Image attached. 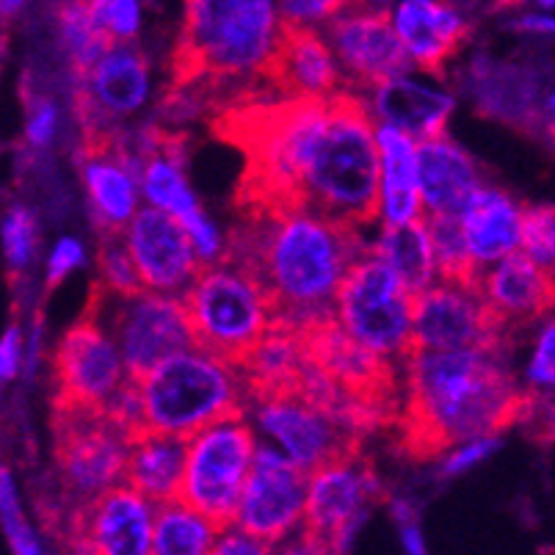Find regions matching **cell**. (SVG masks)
<instances>
[{
  "instance_id": "f1b7e54d",
  "label": "cell",
  "mask_w": 555,
  "mask_h": 555,
  "mask_svg": "<svg viewBox=\"0 0 555 555\" xmlns=\"http://www.w3.org/2000/svg\"><path fill=\"white\" fill-rule=\"evenodd\" d=\"M185 464V437L160 431H139L130 437L125 483L158 503L178 498Z\"/></svg>"
},
{
  "instance_id": "8992f818",
  "label": "cell",
  "mask_w": 555,
  "mask_h": 555,
  "mask_svg": "<svg viewBox=\"0 0 555 555\" xmlns=\"http://www.w3.org/2000/svg\"><path fill=\"white\" fill-rule=\"evenodd\" d=\"M183 305L196 346L238 365L276 324L269 291L244 262L227 255L196 271Z\"/></svg>"
},
{
  "instance_id": "e575fe53",
  "label": "cell",
  "mask_w": 555,
  "mask_h": 555,
  "mask_svg": "<svg viewBox=\"0 0 555 555\" xmlns=\"http://www.w3.org/2000/svg\"><path fill=\"white\" fill-rule=\"evenodd\" d=\"M37 216L23 208V205L9 208L7 216H3V224H0V246H3L9 271L23 274L31 266L34 255H37Z\"/></svg>"
},
{
  "instance_id": "8d00e7d4",
  "label": "cell",
  "mask_w": 555,
  "mask_h": 555,
  "mask_svg": "<svg viewBox=\"0 0 555 555\" xmlns=\"http://www.w3.org/2000/svg\"><path fill=\"white\" fill-rule=\"evenodd\" d=\"M100 291L108 294H133L139 291V276H135L133 260L122 244L119 232H105V241L100 246Z\"/></svg>"
},
{
  "instance_id": "816d5d0a",
  "label": "cell",
  "mask_w": 555,
  "mask_h": 555,
  "mask_svg": "<svg viewBox=\"0 0 555 555\" xmlns=\"http://www.w3.org/2000/svg\"><path fill=\"white\" fill-rule=\"evenodd\" d=\"M0 50H3V34H0Z\"/></svg>"
},
{
  "instance_id": "5bb4252c",
  "label": "cell",
  "mask_w": 555,
  "mask_h": 555,
  "mask_svg": "<svg viewBox=\"0 0 555 555\" xmlns=\"http://www.w3.org/2000/svg\"><path fill=\"white\" fill-rule=\"evenodd\" d=\"M508 332L483 305L476 282L434 280L412 301V348L451 351L506 343Z\"/></svg>"
},
{
  "instance_id": "2e32d148",
  "label": "cell",
  "mask_w": 555,
  "mask_h": 555,
  "mask_svg": "<svg viewBox=\"0 0 555 555\" xmlns=\"http://www.w3.org/2000/svg\"><path fill=\"white\" fill-rule=\"evenodd\" d=\"M128 382L114 337L92 312L80 318L55 348L59 406L105 412Z\"/></svg>"
},
{
  "instance_id": "4316f807",
  "label": "cell",
  "mask_w": 555,
  "mask_h": 555,
  "mask_svg": "<svg viewBox=\"0 0 555 555\" xmlns=\"http://www.w3.org/2000/svg\"><path fill=\"white\" fill-rule=\"evenodd\" d=\"M269 78L291 100H324L346 89L324 31L307 28H285Z\"/></svg>"
},
{
  "instance_id": "30bf717a",
  "label": "cell",
  "mask_w": 555,
  "mask_h": 555,
  "mask_svg": "<svg viewBox=\"0 0 555 555\" xmlns=\"http://www.w3.org/2000/svg\"><path fill=\"white\" fill-rule=\"evenodd\" d=\"M378 498L382 487L376 476L354 453L330 459L307 476L301 542H310V553H343L367 522Z\"/></svg>"
},
{
  "instance_id": "b9f144b4",
  "label": "cell",
  "mask_w": 555,
  "mask_h": 555,
  "mask_svg": "<svg viewBox=\"0 0 555 555\" xmlns=\"http://www.w3.org/2000/svg\"><path fill=\"white\" fill-rule=\"evenodd\" d=\"M62 130V108L53 98H34L25 116V141L34 150H48Z\"/></svg>"
},
{
  "instance_id": "603a6c76",
  "label": "cell",
  "mask_w": 555,
  "mask_h": 555,
  "mask_svg": "<svg viewBox=\"0 0 555 555\" xmlns=\"http://www.w3.org/2000/svg\"><path fill=\"white\" fill-rule=\"evenodd\" d=\"M385 12L415 69L440 73L467 37V20L451 0H392Z\"/></svg>"
},
{
  "instance_id": "ee69618b",
  "label": "cell",
  "mask_w": 555,
  "mask_h": 555,
  "mask_svg": "<svg viewBox=\"0 0 555 555\" xmlns=\"http://www.w3.org/2000/svg\"><path fill=\"white\" fill-rule=\"evenodd\" d=\"M214 553L216 555H262V553H271V547L266 542H260L255 533L244 531L241 525L224 522L219 525V533H216Z\"/></svg>"
},
{
  "instance_id": "44dd1931",
  "label": "cell",
  "mask_w": 555,
  "mask_h": 555,
  "mask_svg": "<svg viewBox=\"0 0 555 555\" xmlns=\"http://www.w3.org/2000/svg\"><path fill=\"white\" fill-rule=\"evenodd\" d=\"M440 73L409 67L357 92L376 125H390L415 141L442 133L456 108V94L437 78Z\"/></svg>"
},
{
  "instance_id": "484cf974",
  "label": "cell",
  "mask_w": 555,
  "mask_h": 555,
  "mask_svg": "<svg viewBox=\"0 0 555 555\" xmlns=\"http://www.w3.org/2000/svg\"><path fill=\"white\" fill-rule=\"evenodd\" d=\"M525 205L514 199L506 189L483 183L459 210V227L473 271H483L492 262L519 249L522 241Z\"/></svg>"
},
{
  "instance_id": "681fc988",
  "label": "cell",
  "mask_w": 555,
  "mask_h": 555,
  "mask_svg": "<svg viewBox=\"0 0 555 555\" xmlns=\"http://www.w3.org/2000/svg\"><path fill=\"white\" fill-rule=\"evenodd\" d=\"M346 3H354V7H367V9H387L392 0H346Z\"/></svg>"
},
{
  "instance_id": "ba28073f",
  "label": "cell",
  "mask_w": 555,
  "mask_h": 555,
  "mask_svg": "<svg viewBox=\"0 0 555 555\" xmlns=\"http://www.w3.org/2000/svg\"><path fill=\"white\" fill-rule=\"evenodd\" d=\"M257 434L244 415H230L185 437V464L178 498L208 514L216 525L230 522L251 470Z\"/></svg>"
},
{
  "instance_id": "7c38bea8",
  "label": "cell",
  "mask_w": 555,
  "mask_h": 555,
  "mask_svg": "<svg viewBox=\"0 0 555 555\" xmlns=\"http://www.w3.org/2000/svg\"><path fill=\"white\" fill-rule=\"evenodd\" d=\"M307 476L310 473L257 437L251 470L230 522L255 533L271 550L282 547V542L294 539L305 522Z\"/></svg>"
},
{
  "instance_id": "74e56055",
  "label": "cell",
  "mask_w": 555,
  "mask_h": 555,
  "mask_svg": "<svg viewBox=\"0 0 555 555\" xmlns=\"http://www.w3.org/2000/svg\"><path fill=\"white\" fill-rule=\"evenodd\" d=\"M519 251L531 257L537 266L553 271L555 262V216L550 205L525 208L522 216V241Z\"/></svg>"
},
{
  "instance_id": "4fadbf2b",
  "label": "cell",
  "mask_w": 555,
  "mask_h": 555,
  "mask_svg": "<svg viewBox=\"0 0 555 555\" xmlns=\"http://www.w3.org/2000/svg\"><path fill=\"white\" fill-rule=\"evenodd\" d=\"M78 78V108L89 139L111 135L108 128L141 114L155 92L153 64L133 42H108Z\"/></svg>"
},
{
  "instance_id": "d6986e66",
  "label": "cell",
  "mask_w": 555,
  "mask_h": 555,
  "mask_svg": "<svg viewBox=\"0 0 555 555\" xmlns=\"http://www.w3.org/2000/svg\"><path fill=\"white\" fill-rule=\"evenodd\" d=\"M119 235L133 260L139 285L147 291L183 296L202 269L183 224L153 205H141Z\"/></svg>"
},
{
  "instance_id": "f546056e",
  "label": "cell",
  "mask_w": 555,
  "mask_h": 555,
  "mask_svg": "<svg viewBox=\"0 0 555 555\" xmlns=\"http://www.w3.org/2000/svg\"><path fill=\"white\" fill-rule=\"evenodd\" d=\"M378 235L367 249L378 255L392 269V274L403 282L409 294H421L437 276L431 238H428L426 219L409 221V224H378Z\"/></svg>"
},
{
  "instance_id": "3957f363",
  "label": "cell",
  "mask_w": 555,
  "mask_h": 555,
  "mask_svg": "<svg viewBox=\"0 0 555 555\" xmlns=\"http://www.w3.org/2000/svg\"><path fill=\"white\" fill-rule=\"evenodd\" d=\"M503 346L426 351L409 348L406 428L421 451L446 448L478 434H498L528 406V396L503 357Z\"/></svg>"
},
{
  "instance_id": "d6a6232c",
  "label": "cell",
  "mask_w": 555,
  "mask_h": 555,
  "mask_svg": "<svg viewBox=\"0 0 555 555\" xmlns=\"http://www.w3.org/2000/svg\"><path fill=\"white\" fill-rule=\"evenodd\" d=\"M431 238L434 262H437V276L442 280H470L476 282V271L467 257L462 238V227L456 216H423Z\"/></svg>"
},
{
  "instance_id": "7a4b0ae2",
  "label": "cell",
  "mask_w": 555,
  "mask_h": 555,
  "mask_svg": "<svg viewBox=\"0 0 555 555\" xmlns=\"http://www.w3.org/2000/svg\"><path fill=\"white\" fill-rule=\"evenodd\" d=\"M365 246L362 230L307 205H269L257 208L230 257L244 262L269 291L276 324L301 332L332 318L337 287Z\"/></svg>"
},
{
  "instance_id": "7dc6e473",
  "label": "cell",
  "mask_w": 555,
  "mask_h": 555,
  "mask_svg": "<svg viewBox=\"0 0 555 555\" xmlns=\"http://www.w3.org/2000/svg\"><path fill=\"white\" fill-rule=\"evenodd\" d=\"M514 25H517V31L531 34V37H550L555 31V20L547 9H533V12L519 14Z\"/></svg>"
},
{
  "instance_id": "277c9868",
  "label": "cell",
  "mask_w": 555,
  "mask_h": 555,
  "mask_svg": "<svg viewBox=\"0 0 555 555\" xmlns=\"http://www.w3.org/2000/svg\"><path fill=\"white\" fill-rule=\"evenodd\" d=\"M285 23L276 0H185L180 78H269Z\"/></svg>"
},
{
  "instance_id": "7402d4cb",
  "label": "cell",
  "mask_w": 555,
  "mask_h": 555,
  "mask_svg": "<svg viewBox=\"0 0 555 555\" xmlns=\"http://www.w3.org/2000/svg\"><path fill=\"white\" fill-rule=\"evenodd\" d=\"M86 199L94 219L105 232H122L141 208L139 160L125 144H116L111 135L89 139L80 160Z\"/></svg>"
},
{
  "instance_id": "ac0fdd59",
  "label": "cell",
  "mask_w": 555,
  "mask_h": 555,
  "mask_svg": "<svg viewBox=\"0 0 555 555\" xmlns=\"http://www.w3.org/2000/svg\"><path fill=\"white\" fill-rule=\"evenodd\" d=\"M139 189L141 202L153 208L166 210L169 216L183 224L191 246L202 266L216 262L224 257L227 241L214 219L202 210L194 189L185 175V160L175 144H147L139 158Z\"/></svg>"
},
{
  "instance_id": "83f0119b",
  "label": "cell",
  "mask_w": 555,
  "mask_h": 555,
  "mask_svg": "<svg viewBox=\"0 0 555 555\" xmlns=\"http://www.w3.org/2000/svg\"><path fill=\"white\" fill-rule=\"evenodd\" d=\"M376 224H409L423 219L417 189V141L390 125H376Z\"/></svg>"
},
{
  "instance_id": "7bdbcfd3",
  "label": "cell",
  "mask_w": 555,
  "mask_h": 555,
  "mask_svg": "<svg viewBox=\"0 0 555 555\" xmlns=\"http://www.w3.org/2000/svg\"><path fill=\"white\" fill-rule=\"evenodd\" d=\"M86 260V246L80 238L64 235L53 244L48 255V285H62L73 271H78Z\"/></svg>"
},
{
  "instance_id": "836d02e7",
  "label": "cell",
  "mask_w": 555,
  "mask_h": 555,
  "mask_svg": "<svg viewBox=\"0 0 555 555\" xmlns=\"http://www.w3.org/2000/svg\"><path fill=\"white\" fill-rule=\"evenodd\" d=\"M0 528L7 533L12 553L39 555L44 550L37 531H34L28 517H25L17 481H14V473L9 470L7 464H0Z\"/></svg>"
},
{
  "instance_id": "f35d334b",
  "label": "cell",
  "mask_w": 555,
  "mask_h": 555,
  "mask_svg": "<svg viewBox=\"0 0 555 555\" xmlns=\"http://www.w3.org/2000/svg\"><path fill=\"white\" fill-rule=\"evenodd\" d=\"M525 382L537 392H553L555 387V324L550 318H544V324L533 337L531 357L525 365Z\"/></svg>"
},
{
  "instance_id": "52a82bcc",
  "label": "cell",
  "mask_w": 555,
  "mask_h": 555,
  "mask_svg": "<svg viewBox=\"0 0 555 555\" xmlns=\"http://www.w3.org/2000/svg\"><path fill=\"white\" fill-rule=\"evenodd\" d=\"M412 301L415 296L390 266L365 246L337 287L332 318L371 354L387 362L403 360L412 348Z\"/></svg>"
},
{
  "instance_id": "60d3db41",
  "label": "cell",
  "mask_w": 555,
  "mask_h": 555,
  "mask_svg": "<svg viewBox=\"0 0 555 555\" xmlns=\"http://www.w3.org/2000/svg\"><path fill=\"white\" fill-rule=\"evenodd\" d=\"M276 7L285 28L324 31L332 17L346 7V0H276Z\"/></svg>"
},
{
  "instance_id": "4dcf8cb0",
  "label": "cell",
  "mask_w": 555,
  "mask_h": 555,
  "mask_svg": "<svg viewBox=\"0 0 555 555\" xmlns=\"http://www.w3.org/2000/svg\"><path fill=\"white\" fill-rule=\"evenodd\" d=\"M219 525L189 506L180 498H171L155 506L153 519V547L155 555H210L214 553Z\"/></svg>"
},
{
  "instance_id": "ab89813d",
  "label": "cell",
  "mask_w": 555,
  "mask_h": 555,
  "mask_svg": "<svg viewBox=\"0 0 555 555\" xmlns=\"http://www.w3.org/2000/svg\"><path fill=\"white\" fill-rule=\"evenodd\" d=\"M501 448V437L498 434H478V437H470V440H462L456 446L446 448V456H442V476H464V473L476 470L478 464L487 462L492 453H498Z\"/></svg>"
},
{
  "instance_id": "e0dca14e",
  "label": "cell",
  "mask_w": 555,
  "mask_h": 555,
  "mask_svg": "<svg viewBox=\"0 0 555 555\" xmlns=\"http://www.w3.org/2000/svg\"><path fill=\"white\" fill-rule=\"evenodd\" d=\"M324 37L335 53L343 83L351 86V92H362L412 67L385 9L346 3L324 28Z\"/></svg>"
},
{
  "instance_id": "1f68e13d",
  "label": "cell",
  "mask_w": 555,
  "mask_h": 555,
  "mask_svg": "<svg viewBox=\"0 0 555 555\" xmlns=\"http://www.w3.org/2000/svg\"><path fill=\"white\" fill-rule=\"evenodd\" d=\"M59 34H62V48L69 55L75 73H83L89 64L98 59L111 42L94 17L89 14L83 0H67L59 12Z\"/></svg>"
},
{
  "instance_id": "ffe728a7",
  "label": "cell",
  "mask_w": 555,
  "mask_h": 555,
  "mask_svg": "<svg viewBox=\"0 0 555 555\" xmlns=\"http://www.w3.org/2000/svg\"><path fill=\"white\" fill-rule=\"evenodd\" d=\"M155 503L130 483H114L78 506L73 542L80 553L150 555Z\"/></svg>"
},
{
  "instance_id": "bcb514c9",
  "label": "cell",
  "mask_w": 555,
  "mask_h": 555,
  "mask_svg": "<svg viewBox=\"0 0 555 555\" xmlns=\"http://www.w3.org/2000/svg\"><path fill=\"white\" fill-rule=\"evenodd\" d=\"M390 512H392V517H396V522H398V533H401V547L406 550L409 555L428 553V544H426V539H423L421 522H417V514L412 512V506H409V503L396 501L390 506Z\"/></svg>"
},
{
  "instance_id": "9a60e30c",
  "label": "cell",
  "mask_w": 555,
  "mask_h": 555,
  "mask_svg": "<svg viewBox=\"0 0 555 555\" xmlns=\"http://www.w3.org/2000/svg\"><path fill=\"white\" fill-rule=\"evenodd\" d=\"M251 398L257 401V437L285 453L301 470L312 473L330 459L351 453V431L301 392L280 390Z\"/></svg>"
},
{
  "instance_id": "8fae6325",
  "label": "cell",
  "mask_w": 555,
  "mask_h": 555,
  "mask_svg": "<svg viewBox=\"0 0 555 555\" xmlns=\"http://www.w3.org/2000/svg\"><path fill=\"white\" fill-rule=\"evenodd\" d=\"M128 446L130 434L105 412L59 406L55 464L64 489L78 506L125 481Z\"/></svg>"
},
{
  "instance_id": "f6af8a7d",
  "label": "cell",
  "mask_w": 555,
  "mask_h": 555,
  "mask_svg": "<svg viewBox=\"0 0 555 555\" xmlns=\"http://www.w3.org/2000/svg\"><path fill=\"white\" fill-rule=\"evenodd\" d=\"M23 354H25V337L20 326H9L3 335H0V385H9L14 382L23 367Z\"/></svg>"
},
{
  "instance_id": "c3c4849f",
  "label": "cell",
  "mask_w": 555,
  "mask_h": 555,
  "mask_svg": "<svg viewBox=\"0 0 555 555\" xmlns=\"http://www.w3.org/2000/svg\"><path fill=\"white\" fill-rule=\"evenodd\" d=\"M25 0H0V25H7L9 20L17 17L23 12Z\"/></svg>"
},
{
  "instance_id": "f907efd6",
  "label": "cell",
  "mask_w": 555,
  "mask_h": 555,
  "mask_svg": "<svg viewBox=\"0 0 555 555\" xmlns=\"http://www.w3.org/2000/svg\"><path fill=\"white\" fill-rule=\"evenodd\" d=\"M537 7H539V9H547V12H553L555 0H537Z\"/></svg>"
},
{
  "instance_id": "5b68a950",
  "label": "cell",
  "mask_w": 555,
  "mask_h": 555,
  "mask_svg": "<svg viewBox=\"0 0 555 555\" xmlns=\"http://www.w3.org/2000/svg\"><path fill=\"white\" fill-rule=\"evenodd\" d=\"M133 382L139 431L191 437L199 428L241 415L249 387L238 362L189 346Z\"/></svg>"
},
{
  "instance_id": "d4e9b609",
  "label": "cell",
  "mask_w": 555,
  "mask_h": 555,
  "mask_svg": "<svg viewBox=\"0 0 555 555\" xmlns=\"http://www.w3.org/2000/svg\"><path fill=\"white\" fill-rule=\"evenodd\" d=\"M483 185V175L467 150L442 133L417 141V189L423 216H459Z\"/></svg>"
},
{
  "instance_id": "6da1fadb",
  "label": "cell",
  "mask_w": 555,
  "mask_h": 555,
  "mask_svg": "<svg viewBox=\"0 0 555 555\" xmlns=\"http://www.w3.org/2000/svg\"><path fill=\"white\" fill-rule=\"evenodd\" d=\"M244 141L257 208L307 205L362 232L376 224V122L357 92L287 98L251 122Z\"/></svg>"
},
{
  "instance_id": "cb8c5ba5",
  "label": "cell",
  "mask_w": 555,
  "mask_h": 555,
  "mask_svg": "<svg viewBox=\"0 0 555 555\" xmlns=\"http://www.w3.org/2000/svg\"><path fill=\"white\" fill-rule=\"evenodd\" d=\"M476 287L487 310L506 332L539 321L553 305V271L537 266L519 249L478 271Z\"/></svg>"
},
{
  "instance_id": "9c48e42d",
  "label": "cell",
  "mask_w": 555,
  "mask_h": 555,
  "mask_svg": "<svg viewBox=\"0 0 555 555\" xmlns=\"http://www.w3.org/2000/svg\"><path fill=\"white\" fill-rule=\"evenodd\" d=\"M92 315L114 337L125 371L139 378L166 357L194 346L183 296L139 287L133 294L100 291Z\"/></svg>"
},
{
  "instance_id": "d590c367",
  "label": "cell",
  "mask_w": 555,
  "mask_h": 555,
  "mask_svg": "<svg viewBox=\"0 0 555 555\" xmlns=\"http://www.w3.org/2000/svg\"><path fill=\"white\" fill-rule=\"evenodd\" d=\"M111 42H135L144 28V0H83Z\"/></svg>"
}]
</instances>
